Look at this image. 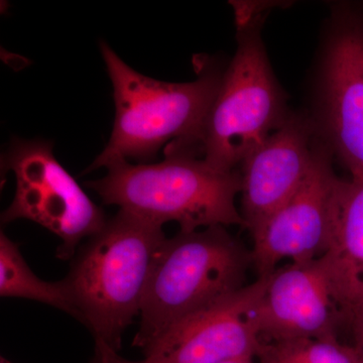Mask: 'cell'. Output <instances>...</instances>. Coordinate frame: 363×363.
<instances>
[{
    "mask_svg": "<svg viewBox=\"0 0 363 363\" xmlns=\"http://www.w3.org/2000/svg\"><path fill=\"white\" fill-rule=\"evenodd\" d=\"M167 240L162 227L119 210L79 250L64 279L76 319L117 351L140 310L155 259Z\"/></svg>",
    "mask_w": 363,
    "mask_h": 363,
    "instance_id": "6da1fadb",
    "label": "cell"
},
{
    "mask_svg": "<svg viewBox=\"0 0 363 363\" xmlns=\"http://www.w3.org/2000/svg\"><path fill=\"white\" fill-rule=\"evenodd\" d=\"M236 23L238 49L204 121L190 138L169 143L164 154L182 152L234 171L290 116L260 37L262 16Z\"/></svg>",
    "mask_w": 363,
    "mask_h": 363,
    "instance_id": "7a4b0ae2",
    "label": "cell"
},
{
    "mask_svg": "<svg viewBox=\"0 0 363 363\" xmlns=\"http://www.w3.org/2000/svg\"><path fill=\"white\" fill-rule=\"evenodd\" d=\"M156 164L121 162L104 178L86 186L104 204L162 226L176 222L180 231L211 226L240 225L245 221L235 204L241 191L238 169L220 171L182 152H167Z\"/></svg>",
    "mask_w": 363,
    "mask_h": 363,
    "instance_id": "3957f363",
    "label": "cell"
},
{
    "mask_svg": "<svg viewBox=\"0 0 363 363\" xmlns=\"http://www.w3.org/2000/svg\"><path fill=\"white\" fill-rule=\"evenodd\" d=\"M252 264V252L224 226L167 238L150 274L135 345L145 350L174 325L240 292Z\"/></svg>",
    "mask_w": 363,
    "mask_h": 363,
    "instance_id": "277c9868",
    "label": "cell"
},
{
    "mask_svg": "<svg viewBox=\"0 0 363 363\" xmlns=\"http://www.w3.org/2000/svg\"><path fill=\"white\" fill-rule=\"evenodd\" d=\"M100 52L113 87L116 118L111 138L87 172L121 162L147 164L164 145L199 130L223 73L205 64L192 82L169 83L138 73L111 45Z\"/></svg>",
    "mask_w": 363,
    "mask_h": 363,
    "instance_id": "5b68a950",
    "label": "cell"
},
{
    "mask_svg": "<svg viewBox=\"0 0 363 363\" xmlns=\"http://www.w3.org/2000/svg\"><path fill=\"white\" fill-rule=\"evenodd\" d=\"M49 140L14 138L2 156V168L16 178L13 202L2 223L35 222L62 240L58 257L68 259L81 240L98 233L107 219L77 181L60 164Z\"/></svg>",
    "mask_w": 363,
    "mask_h": 363,
    "instance_id": "8992f818",
    "label": "cell"
},
{
    "mask_svg": "<svg viewBox=\"0 0 363 363\" xmlns=\"http://www.w3.org/2000/svg\"><path fill=\"white\" fill-rule=\"evenodd\" d=\"M331 150L316 138L311 169L295 194L252 234V266L259 278L279 262H305L323 257L330 247L339 177Z\"/></svg>",
    "mask_w": 363,
    "mask_h": 363,
    "instance_id": "52a82bcc",
    "label": "cell"
},
{
    "mask_svg": "<svg viewBox=\"0 0 363 363\" xmlns=\"http://www.w3.org/2000/svg\"><path fill=\"white\" fill-rule=\"evenodd\" d=\"M267 277L186 318L143 350L142 363H222L255 359L262 346L257 306Z\"/></svg>",
    "mask_w": 363,
    "mask_h": 363,
    "instance_id": "ba28073f",
    "label": "cell"
},
{
    "mask_svg": "<svg viewBox=\"0 0 363 363\" xmlns=\"http://www.w3.org/2000/svg\"><path fill=\"white\" fill-rule=\"evenodd\" d=\"M317 135L350 171L363 178V23L341 13L324 55Z\"/></svg>",
    "mask_w": 363,
    "mask_h": 363,
    "instance_id": "9c48e42d",
    "label": "cell"
},
{
    "mask_svg": "<svg viewBox=\"0 0 363 363\" xmlns=\"http://www.w3.org/2000/svg\"><path fill=\"white\" fill-rule=\"evenodd\" d=\"M257 318L264 341L338 339L343 313L321 257L290 262L267 276Z\"/></svg>",
    "mask_w": 363,
    "mask_h": 363,
    "instance_id": "30bf717a",
    "label": "cell"
},
{
    "mask_svg": "<svg viewBox=\"0 0 363 363\" xmlns=\"http://www.w3.org/2000/svg\"><path fill=\"white\" fill-rule=\"evenodd\" d=\"M316 135L315 123L291 113L240 164V213L252 235L307 178Z\"/></svg>",
    "mask_w": 363,
    "mask_h": 363,
    "instance_id": "8fae6325",
    "label": "cell"
},
{
    "mask_svg": "<svg viewBox=\"0 0 363 363\" xmlns=\"http://www.w3.org/2000/svg\"><path fill=\"white\" fill-rule=\"evenodd\" d=\"M321 259L345 322L363 303V178L339 179L330 247Z\"/></svg>",
    "mask_w": 363,
    "mask_h": 363,
    "instance_id": "7c38bea8",
    "label": "cell"
},
{
    "mask_svg": "<svg viewBox=\"0 0 363 363\" xmlns=\"http://www.w3.org/2000/svg\"><path fill=\"white\" fill-rule=\"evenodd\" d=\"M0 295L52 306L76 318V310L64 279L45 281L30 269L20 248L6 234H0Z\"/></svg>",
    "mask_w": 363,
    "mask_h": 363,
    "instance_id": "4fadbf2b",
    "label": "cell"
},
{
    "mask_svg": "<svg viewBox=\"0 0 363 363\" xmlns=\"http://www.w3.org/2000/svg\"><path fill=\"white\" fill-rule=\"evenodd\" d=\"M257 363H362L352 345L339 339L262 340Z\"/></svg>",
    "mask_w": 363,
    "mask_h": 363,
    "instance_id": "5bb4252c",
    "label": "cell"
},
{
    "mask_svg": "<svg viewBox=\"0 0 363 363\" xmlns=\"http://www.w3.org/2000/svg\"><path fill=\"white\" fill-rule=\"evenodd\" d=\"M344 326L350 328L353 338V348L363 363V303L353 308L345 318Z\"/></svg>",
    "mask_w": 363,
    "mask_h": 363,
    "instance_id": "9a60e30c",
    "label": "cell"
},
{
    "mask_svg": "<svg viewBox=\"0 0 363 363\" xmlns=\"http://www.w3.org/2000/svg\"><path fill=\"white\" fill-rule=\"evenodd\" d=\"M91 363H142L130 362L125 358L121 357L111 346L102 341H95V353Z\"/></svg>",
    "mask_w": 363,
    "mask_h": 363,
    "instance_id": "2e32d148",
    "label": "cell"
},
{
    "mask_svg": "<svg viewBox=\"0 0 363 363\" xmlns=\"http://www.w3.org/2000/svg\"><path fill=\"white\" fill-rule=\"evenodd\" d=\"M222 363H257L255 359H238V360H230V362H225Z\"/></svg>",
    "mask_w": 363,
    "mask_h": 363,
    "instance_id": "e0dca14e",
    "label": "cell"
}]
</instances>
